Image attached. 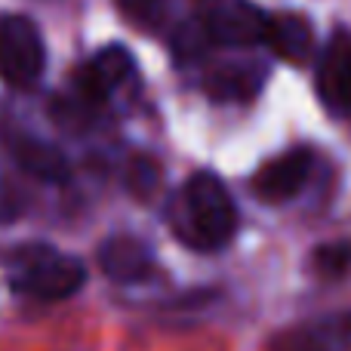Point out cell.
I'll list each match as a JSON object with an SVG mask.
<instances>
[{
	"label": "cell",
	"mask_w": 351,
	"mask_h": 351,
	"mask_svg": "<svg viewBox=\"0 0 351 351\" xmlns=\"http://www.w3.org/2000/svg\"><path fill=\"white\" fill-rule=\"evenodd\" d=\"M176 234L200 253H216L228 247L237 234V216L234 197L228 194L225 182L210 170H197L188 176L179 197V213L173 219Z\"/></svg>",
	"instance_id": "1"
},
{
	"label": "cell",
	"mask_w": 351,
	"mask_h": 351,
	"mask_svg": "<svg viewBox=\"0 0 351 351\" xmlns=\"http://www.w3.org/2000/svg\"><path fill=\"white\" fill-rule=\"evenodd\" d=\"M10 290L37 302H62L86 284V268L74 256L59 253L49 243L19 247L6 268Z\"/></svg>",
	"instance_id": "2"
},
{
	"label": "cell",
	"mask_w": 351,
	"mask_h": 351,
	"mask_svg": "<svg viewBox=\"0 0 351 351\" xmlns=\"http://www.w3.org/2000/svg\"><path fill=\"white\" fill-rule=\"evenodd\" d=\"M47 68V49L37 25L28 16H0V80L31 86Z\"/></svg>",
	"instance_id": "3"
},
{
	"label": "cell",
	"mask_w": 351,
	"mask_h": 351,
	"mask_svg": "<svg viewBox=\"0 0 351 351\" xmlns=\"http://www.w3.org/2000/svg\"><path fill=\"white\" fill-rule=\"evenodd\" d=\"M315 167V148L311 145H293L262 164L253 176V194L262 204H287L305 188Z\"/></svg>",
	"instance_id": "4"
},
{
	"label": "cell",
	"mask_w": 351,
	"mask_h": 351,
	"mask_svg": "<svg viewBox=\"0 0 351 351\" xmlns=\"http://www.w3.org/2000/svg\"><path fill=\"white\" fill-rule=\"evenodd\" d=\"M133 74H136L133 53H130L127 47H121V43H111V47L99 49V53L80 68L77 77H74V86H77V93L90 105H99V102H108Z\"/></svg>",
	"instance_id": "5"
},
{
	"label": "cell",
	"mask_w": 351,
	"mask_h": 351,
	"mask_svg": "<svg viewBox=\"0 0 351 351\" xmlns=\"http://www.w3.org/2000/svg\"><path fill=\"white\" fill-rule=\"evenodd\" d=\"M315 86L333 114H351V34L336 31L317 59Z\"/></svg>",
	"instance_id": "6"
},
{
	"label": "cell",
	"mask_w": 351,
	"mask_h": 351,
	"mask_svg": "<svg viewBox=\"0 0 351 351\" xmlns=\"http://www.w3.org/2000/svg\"><path fill=\"white\" fill-rule=\"evenodd\" d=\"M204 25L206 34H210V43H219V47H256V43H265L268 16L259 6L247 3V0H231V3L216 6Z\"/></svg>",
	"instance_id": "7"
},
{
	"label": "cell",
	"mask_w": 351,
	"mask_h": 351,
	"mask_svg": "<svg viewBox=\"0 0 351 351\" xmlns=\"http://www.w3.org/2000/svg\"><path fill=\"white\" fill-rule=\"evenodd\" d=\"M271 351H351V311L287 330L271 342Z\"/></svg>",
	"instance_id": "8"
},
{
	"label": "cell",
	"mask_w": 351,
	"mask_h": 351,
	"mask_svg": "<svg viewBox=\"0 0 351 351\" xmlns=\"http://www.w3.org/2000/svg\"><path fill=\"white\" fill-rule=\"evenodd\" d=\"M99 268L105 271V278L117 280V284H136L145 280L154 268L152 247L139 237L130 234H114L105 237L99 247Z\"/></svg>",
	"instance_id": "9"
},
{
	"label": "cell",
	"mask_w": 351,
	"mask_h": 351,
	"mask_svg": "<svg viewBox=\"0 0 351 351\" xmlns=\"http://www.w3.org/2000/svg\"><path fill=\"white\" fill-rule=\"evenodd\" d=\"M265 43L278 59L290 62V65H305L315 49V31L311 22L299 12H280V16H268Z\"/></svg>",
	"instance_id": "10"
},
{
	"label": "cell",
	"mask_w": 351,
	"mask_h": 351,
	"mask_svg": "<svg viewBox=\"0 0 351 351\" xmlns=\"http://www.w3.org/2000/svg\"><path fill=\"white\" fill-rule=\"evenodd\" d=\"M10 152H12V160H16L25 173L40 182L62 185V182H68V176H71L68 158L56 145H49V142L31 139V136H19L10 145Z\"/></svg>",
	"instance_id": "11"
},
{
	"label": "cell",
	"mask_w": 351,
	"mask_h": 351,
	"mask_svg": "<svg viewBox=\"0 0 351 351\" xmlns=\"http://www.w3.org/2000/svg\"><path fill=\"white\" fill-rule=\"evenodd\" d=\"M265 84L259 65H222L206 77V96L213 102H250Z\"/></svg>",
	"instance_id": "12"
},
{
	"label": "cell",
	"mask_w": 351,
	"mask_h": 351,
	"mask_svg": "<svg viewBox=\"0 0 351 351\" xmlns=\"http://www.w3.org/2000/svg\"><path fill=\"white\" fill-rule=\"evenodd\" d=\"M311 268L321 278H342L351 271V241H333V243H321L311 250Z\"/></svg>",
	"instance_id": "13"
},
{
	"label": "cell",
	"mask_w": 351,
	"mask_h": 351,
	"mask_svg": "<svg viewBox=\"0 0 351 351\" xmlns=\"http://www.w3.org/2000/svg\"><path fill=\"white\" fill-rule=\"evenodd\" d=\"M127 182H130V188H133L139 197H148V194L160 185V164L154 158H145V154H133Z\"/></svg>",
	"instance_id": "14"
},
{
	"label": "cell",
	"mask_w": 351,
	"mask_h": 351,
	"mask_svg": "<svg viewBox=\"0 0 351 351\" xmlns=\"http://www.w3.org/2000/svg\"><path fill=\"white\" fill-rule=\"evenodd\" d=\"M160 3H164V0H117V6L123 10V16H130L139 25L154 22L158 12H160Z\"/></svg>",
	"instance_id": "15"
},
{
	"label": "cell",
	"mask_w": 351,
	"mask_h": 351,
	"mask_svg": "<svg viewBox=\"0 0 351 351\" xmlns=\"http://www.w3.org/2000/svg\"><path fill=\"white\" fill-rule=\"evenodd\" d=\"M16 216H22V194L12 188L10 179L0 176V225L12 222Z\"/></svg>",
	"instance_id": "16"
}]
</instances>
